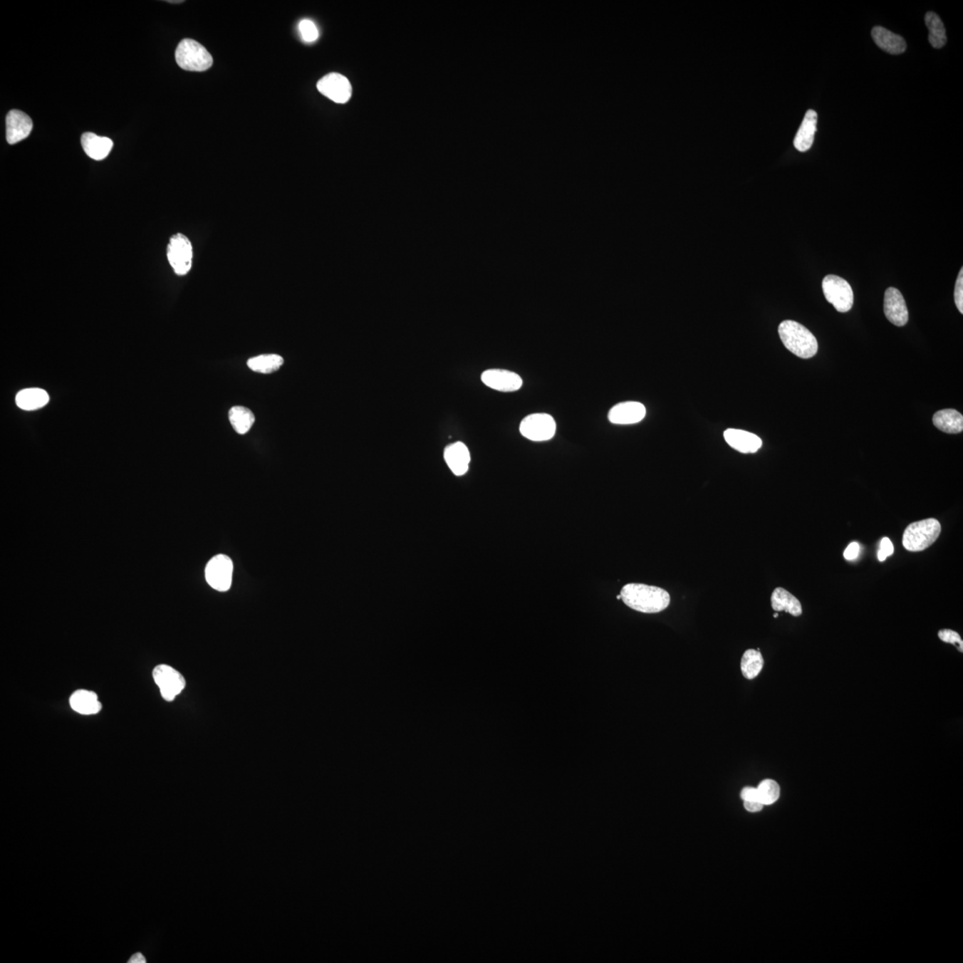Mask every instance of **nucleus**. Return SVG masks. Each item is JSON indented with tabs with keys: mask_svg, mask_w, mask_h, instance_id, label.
I'll use <instances>...</instances> for the list:
<instances>
[{
	"mask_svg": "<svg viewBox=\"0 0 963 963\" xmlns=\"http://www.w3.org/2000/svg\"><path fill=\"white\" fill-rule=\"evenodd\" d=\"M620 595L626 606L645 614L660 613L667 610L671 601L667 590L642 583L626 584Z\"/></svg>",
	"mask_w": 963,
	"mask_h": 963,
	"instance_id": "1",
	"label": "nucleus"
},
{
	"mask_svg": "<svg viewBox=\"0 0 963 963\" xmlns=\"http://www.w3.org/2000/svg\"><path fill=\"white\" fill-rule=\"evenodd\" d=\"M779 335L786 348L802 359H810L818 352L816 336L798 322H781L779 326Z\"/></svg>",
	"mask_w": 963,
	"mask_h": 963,
	"instance_id": "2",
	"label": "nucleus"
},
{
	"mask_svg": "<svg viewBox=\"0 0 963 963\" xmlns=\"http://www.w3.org/2000/svg\"><path fill=\"white\" fill-rule=\"evenodd\" d=\"M940 533L941 524L938 520H920L906 527L902 536V545L908 551H923L934 544Z\"/></svg>",
	"mask_w": 963,
	"mask_h": 963,
	"instance_id": "3",
	"label": "nucleus"
},
{
	"mask_svg": "<svg viewBox=\"0 0 963 963\" xmlns=\"http://www.w3.org/2000/svg\"><path fill=\"white\" fill-rule=\"evenodd\" d=\"M176 62L180 68L190 72H204L214 63V59L207 49L191 38L179 42L175 51Z\"/></svg>",
	"mask_w": 963,
	"mask_h": 963,
	"instance_id": "4",
	"label": "nucleus"
},
{
	"mask_svg": "<svg viewBox=\"0 0 963 963\" xmlns=\"http://www.w3.org/2000/svg\"><path fill=\"white\" fill-rule=\"evenodd\" d=\"M825 298L838 313H848L854 304V292L845 279L836 275H828L823 281Z\"/></svg>",
	"mask_w": 963,
	"mask_h": 963,
	"instance_id": "5",
	"label": "nucleus"
},
{
	"mask_svg": "<svg viewBox=\"0 0 963 963\" xmlns=\"http://www.w3.org/2000/svg\"><path fill=\"white\" fill-rule=\"evenodd\" d=\"M557 424L547 413H533L520 423L519 431L524 437L533 442H545L554 437Z\"/></svg>",
	"mask_w": 963,
	"mask_h": 963,
	"instance_id": "6",
	"label": "nucleus"
},
{
	"mask_svg": "<svg viewBox=\"0 0 963 963\" xmlns=\"http://www.w3.org/2000/svg\"><path fill=\"white\" fill-rule=\"evenodd\" d=\"M167 258L176 274H189L192 267L193 249L189 239L183 234H176L170 239Z\"/></svg>",
	"mask_w": 963,
	"mask_h": 963,
	"instance_id": "7",
	"label": "nucleus"
},
{
	"mask_svg": "<svg viewBox=\"0 0 963 963\" xmlns=\"http://www.w3.org/2000/svg\"><path fill=\"white\" fill-rule=\"evenodd\" d=\"M233 568V562L228 556H215L205 568V578L209 585L218 591L229 590L232 583Z\"/></svg>",
	"mask_w": 963,
	"mask_h": 963,
	"instance_id": "8",
	"label": "nucleus"
},
{
	"mask_svg": "<svg viewBox=\"0 0 963 963\" xmlns=\"http://www.w3.org/2000/svg\"><path fill=\"white\" fill-rule=\"evenodd\" d=\"M153 677L161 695L166 701H172L185 689L183 675L167 665H159L154 669Z\"/></svg>",
	"mask_w": 963,
	"mask_h": 963,
	"instance_id": "9",
	"label": "nucleus"
},
{
	"mask_svg": "<svg viewBox=\"0 0 963 963\" xmlns=\"http://www.w3.org/2000/svg\"><path fill=\"white\" fill-rule=\"evenodd\" d=\"M318 90L338 104H345L352 97V85L339 73H329L318 81Z\"/></svg>",
	"mask_w": 963,
	"mask_h": 963,
	"instance_id": "10",
	"label": "nucleus"
},
{
	"mask_svg": "<svg viewBox=\"0 0 963 963\" xmlns=\"http://www.w3.org/2000/svg\"><path fill=\"white\" fill-rule=\"evenodd\" d=\"M481 380L486 387L504 392L518 391L523 385L519 374L506 370H487L481 374Z\"/></svg>",
	"mask_w": 963,
	"mask_h": 963,
	"instance_id": "11",
	"label": "nucleus"
},
{
	"mask_svg": "<svg viewBox=\"0 0 963 963\" xmlns=\"http://www.w3.org/2000/svg\"><path fill=\"white\" fill-rule=\"evenodd\" d=\"M884 313L888 321L897 327H904L908 322L909 313L905 300L900 291L890 288L885 292Z\"/></svg>",
	"mask_w": 963,
	"mask_h": 963,
	"instance_id": "12",
	"label": "nucleus"
},
{
	"mask_svg": "<svg viewBox=\"0 0 963 963\" xmlns=\"http://www.w3.org/2000/svg\"><path fill=\"white\" fill-rule=\"evenodd\" d=\"M6 141L15 145L29 137L33 128V120L20 110H11L6 115Z\"/></svg>",
	"mask_w": 963,
	"mask_h": 963,
	"instance_id": "13",
	"label": "nucleus"
},
{
	"mask_svg": "<svg viewBox=\"0 0 963 963\" xmlns=\"http://www.w3.org/2000/svg\"><path fill=\"white\" fill-rule=\"evenodd\" d=\"M646 416V408L638 402H625L612 407L608 412V420L615 425H632L640 422Z\"/></svg>",
	"mask_w": 963,
	"mask_h": 963,
	"instance_id": "14",
	"label": "nucleus"
},
{
	"mask_svg": "<svg viewBox=\"0 0 963 963\" xmlns=\"http://www.w3.org/2000/svg\"><path fill=\"white\" fill-rule=\"evenodd\" d=\"M444 459L452 473L462 477L469 470L471 457L466 444L457 442L445 448Z\"/></svg>",
	"mask_w": 963,
	"mask_h": 963,
	"instance_id": "15",
	"label": "nucleus"
},
{
	"mask_svg": "<svg viewBox=\"0 0 963 963\" xmlns=\"http://www.w3.org/2000/svg\"><path fill=\"white\" fill-rule=\"evenodd\" d=\"M724 439L731 447L741 453H755L762 447V440L756 434L744 430H727Z\"/></svg>",
	"mask_w": 963,
	"mask_h": 963,
	"instance_id": "16",
	"label": "nucleus"
},
{
	"mask_svg": "<svg viewBox=\"0 0 963 963\" xmlns=\"http://www.w3.org/2000/svg\"><path fill=\"white\" fill-rule=\"evenodd\" d=\"M80 141L85 153L95 161L104 160L113 150L112 140L92 132L84 133Z\"/></svg>",
	"mask_w": 963,
	"mask_h": 963,
	"instance_id": "17",
	"label": "nucleus"
},
{
	"mask_svg": "<svg viewBox=\"0 0 963 963\" xmlns=\"http://www.w3.org/2000/svg\"><path fill=\"white\" fill-rule=\"evenodd\" d=\"M872 36L878 47L891 55L902 54L906 51L905 38L883 27H874Z\"/></svg>",
	"mask_w": 963,
	"mask_h": 963,
	"instance_id": "18",
	"label": "nucleus"
},
{
	"mask_svg": "<svg viewBox=\"0 0 963 963\" xmlns=\"http://www.w3.org/2000/svg\"><path fill=\"white\" fill-rule=\"evenodd\" d=\"M817 113L808 110L794 140V146L799 152H806L812 147L817 130Z\"/></svg>",
	"mask_w": 963,
	"mask_h": 963,
	"instance_id": "19",
	"label": "nucleus"
},
{
	"mask_svg": "<svg viewBox=\"0 0 963 963\" xmlns=\"http://www.w3.org/2000/svg\"><path fill=\"white\" fill-rule=\"evenodd\" d=\"M70 704L73 711L84 715L95 714L102 709L97 694L90 690H77L71 697Z\"/></svg>",
	"mask_w": 963,
	"mask_h": 963,
	"instance_id": "20",
	"label": "nucleus"
},
{
	"mask_svg": "<svg viewBox=\"0 0 963 963\" xmlns=\"http://www.w3.org/2000/svg\"><path fill=\"white\" fill-rule=\"evenodd\" d=\"M771 608L776 612L785 611L793 617H800L803 613L802 605L794 595L784 588L778 587L774 590L771 598Z\"/></svg>",
	"mask_w": 963,
	"mask_h": 963,
	"instance_id": "21",
	"label": "nucleus"
},
{
	"mask_svg": "<svg viewBox=\"0 0 963 963\" xmlns=\"http://www.w3.org/2000/svg\"><path fill=\"white\" fill-rule=\"evenodd\" d=\"M934 426L947 434H959L963 430L962 414L954 409L942 410L934 414Z\"/></svg>",
	"mask_w": 963,
	"mask_h": 963,
	"instance_id": "22",
	"label": "nucleus"
},
{
	"mask_svg": "<svg viewBox=\"0 0 963 963\" xmlns=\"http://www.w3.org/2000/svg\"><path fill=\"white\" fill-rule=\"evenodd\" d=\"M49 402L47 392L41 388L24 389L16 395V405L24 410H36L43 408Z\"/></svg>",
	"mask_w": 963,
	"mask_h": 963,
	"instance_id": "23",
	"label": "nucleus"
},
{
	"mask_svg": "<svg viewBox=\"0 0 963 963\" xmlns=\"http://www.w3.org/2000/svg\"><path fill=\"white\" fill-rule=\"evenodd\" d=\"M925 22L927 29H929V41L931 46L935 48H943L947 44V31L940 17L934 12H927L925 16Z\"/></svg>",
	"mask_w": 963,
	"mask_h": 963,
	"instance_id": "24",
	"label": "nucleus"
},
{
	"mask_svg": "<svg viewBox=\"0 0 963 963\" xmlns=\"http://www.w3.org/2000/svg\"><path fill=\"white\" fill-rule=\"evenodd\" d=\"M284 359L278 354H264L252 358L247 361V365L254 373L270 374L281 369Z\"/></svg>",
	"mask_w": 963,
	"mask_h": 963,
	"instance_id": "25",
	"label": "nucleus"
},
{
	"mask_svg": "<svg viewBox=\"0 0 963 963\" xmlns=\"http://www.w3.org/2000/svg\"><path fill=\"white\" fill-rule=\"evenodd\" d=\"M229 417L234 430L239 434H245L249 432L256 421L254 413L242 406L233 407L229 410Z\"/></svg>",
	"mask_w": 963,
	"mask_h": 963,
	"instance_id": "26",
	"label": "nucleus"
},
{
	"mask_svg": "<svg viewBox=\"0 0 963 963\" xmlns=\"http://www.w3.org/2000/svg\"><path fill=\"white\" fill-rule=\"evenodd\" d=\"M764 664V657L759 650H746L743 654L741 663L743 676L748 680L755 679L762 671Z\"/></svg>",
	"mask_w": 963,
	"mask_h": 963,
	"instance_id": "27",
	"label": "nucleus"
},
{
	"mask_svg": "<svg viewBox=\"0 0 963 963\" xmlns=\"http://www.w3.org/2000/svg\"><path fill=\"white\" fill-rule=\"evenodd\" d=\"M759 791L760 802L764 806L773 805L777 801L781 796V788L776 781L767 779L764 780L756 788Z\"/></svg>",
	"mask_w": 963,
	"mask_h": 963,
	"instance_id": "28",
	"label": "nucleus"
},
{
	"mask_svg": "<svg viewBox=\"0 0 963 963\" xmlns=\"http://www.w3.org/2000/svg\"><path fill=\"white\" fill-rule=\"evenodd\" d=\"M299 31L303 40L308 43L318 40V31L313 21L303 19L299 24Z\"/></svg>",
	"mask_w": 963,
	"mask_h": 963,
	"instance_id": "29",
	"label": "nucleus"
},
{
	"mask_svg": "<svg viewBox=\"0 0 963 963\" xmlns=\"http://www.w3.org/2000/svg\"><path fill=\"white\" fill-rule=\"evenodd\" d=\"M938 637L945 643L954 644L957 646L959 651H963V642L959 633L952 630L943 629L938 632Z\"/></svg>",
	"mask_w": 963,
	"mask_h": 963,
	"instance_id": "30",
	"label": "nucleus"
},
{
	"mask_svg": "<svg viewBox=\"0 0 963 963\" xmlns=\"http://www.w3.org/2000/svg\"><path fill=\"white\" fill-rule=\"evenodd\" d=\"M954 302L959 313L963 314V270L958 275L954 288Z\"/></svg>",
	"mask_w": 963,
	"mask_h": 963,
	"instance_id": "31",
	"label": "nucleus"
},
{
	"mask_svg": "<svg viewBox=\"0 0 963 963\" xmlns=\"http://www.w3.org/2000/svg\"><path fill=\"white\" fill-rule=\"evenodd\" d=\"M893 553V543H892V541L890 539H888L887 537L883 538L880 541V548L879 552H878V558H879L880 561L883 562L886 561L887 557H890V556Z\"/></svg>",
	"mask_w": 963,
	"mask_h": 963,
	"instance_id": "32",
	"label": "nucleus"
},
{
	"mask_svg": "<svg viewBox=\"0 0 963 963\" xmlns=\"http://www.w3.org/2000/svg\"><path fill=\"white\" fill-rule=\"evenodd\" d=\"M741 798L743 801H759L760 802L759 791L756 788L746 787L741 792Z\"/></svg>",
	"mask_w": 963,
	"mask_h": 963,
	"instance_id": "33",
	"label": "nucleus"
},
{
	"mask_svg": "<svg viewBox=\"0 0 963 963\" xmlns=\"http://www.w3.org/2000/svg\"><path fill=\"white\" fill-rule=\"evenodd\" d=\"M859 552L860 545L858 543H856V541H854V543H851L848 545V547L845 548L844 557L847 561H854V559L858 557Z\"/></svg>",
	"mask_w": 963,
	"mask_h": 963,
	"instance_id": "34",
	"label": "nucleus"
},
{
	"mask_svg": "<svg viewBox=\"0 0 963 963\" xmlns=\"http://www.w3.org/2000/svg\"><path fill=\"white\" fill-rule=\"evenodd\" d=\"M744 807L750 813H757L763 809L764 805L759 801H744Z\"/></svg>",
	"mask_w": 963,
	"mask_h": 963,
	"instance_id": "35",
	"label": "nucleus"
},
{
	"mask_svg": "<svg viewBox=\"0 0 963 963\" xmlns=\"http://www.w3.org/2000/svg\"><path fill=\"white\" fill-rule=\"evenodd\" d=\"M128 962H129V963H146L147 961H146V958H145L144 956H143L142 954H140V952H137V954H134V955L132 956V957L130 959V961H129Z\"/></svg>",
	"mask_w": 963,
	"mask_h": 963,
	"instance_id": "36",
	"label": "nucleus"
},
{
	"mask_svg": "<svg viewBox=\"0 0 963 963\" xmlns=\"http://www.w3.org/2000/svg\"><path fill=\"white\" fill-rule=\"evenodd\" d=\"M182 1H169V3H182Z\"/></svg>",
	"mask_w": 963,
	"mask_h": 963,
	"instance_id": "37",
	"label": "nucleus"
},
{
	"mask_svg": "<svg viewBox=\"0 0 963 963\" xmlns=\"http://www.w3.org/2000/svg\"><path fill=\"white\" fill-rule=\"evenodd\" d=\"M774 617L775 618H777L779 617V615H778V614H774Z\"/></svg>",
	"mask_w": 963,
	"mask_h": 963,
	"instance_id": "38",
	"label": "nucleus"
},
{
	"mask_svg": "<svg viewBox=\"0 0 963 963\" xmlns=\"http://www.w3.org/2000/svg\"><path fill=\"white\" fill-rule=\"evenodd\" d=\"M618 600H621V595H618Z\"/></svg>",
	"mask_w": 963,
	"mask_h": 963,
	"instance_id": "39",
	"label": "nucleus"
}]
</instances>
